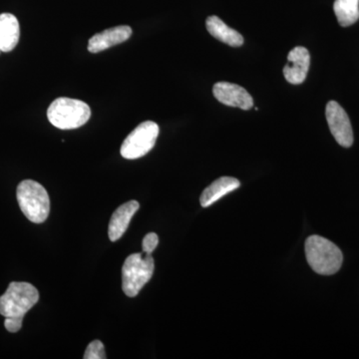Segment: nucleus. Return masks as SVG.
<instances>
[{"mask_svg": "<svg viewBox=\"0 0 359 359\" xmlns=\"http://www.w3.org/2000/svg\"><path fill=\"white\" fill-rule=\"evenodd\" d=\"M306 256L311 268L323 276L337 273L344 261L341 250L337 245L316 235L306 241Z\"/></svg>", "mask_w": 359, "mask_h": 359, "instance_id": "obj_1", "label": "nucleus"}, {"mask_svg": "<svg viewBox=\"0 0 359 359\" xmlns=\"http://www.w3.org/2000/svg\"><path fill=\"white\" fill-rule=\"evenodd\" d=\"M16 195L26 218L35 224L46 221L50 212V200L43 186L33 180H25L18 185Z\"/></svg>", "mask_w": 359, "mask_h": 359, "instance_id": "obj_2", "label": "nucleus"}, {"mask_svg": "<svg viewBox=\"0 0 359 359\" xmlns=\"http://www.w3.org/2000/svg\"><path fill=\"white\" fill-rule=\"evenodd\" d=\"M90 116L91 110L86 103L66 97L54 100L47 110L49 122L61 130L79 128L88 122Z\"/></svg>", "mask_w": 359, "mask_h": 359, "instance_id": "obj_3", "label": "nucleus"}, {"mask_svg": "<svg viewBox=\"0 0 359 359\" xmlns=\"http://www.w3.org/2000/svg\"><path fill=\"white\" fill-rule=\"evenodd\" d=\"M155 263L146 252L133 254L127 257L122 268V289L129 297L138 295L146 283L152 278Z\"/></svg>", "mask_w": 359, "mask_h": 359, "instance_id": "obj_4", "label": "nucleus"}, {"mask_svg": "<svg viewBox=\"0 0 359 359\" xmlns=\"http://www.w3.org/2000/svg\"><path fill=\"white\" fill-rule=\"evenodd\" d=\"M39 301V290L32 283H11L0 297V314L4 318L25 316Z\"/></svg>", "mask_w": 359, "mask_h": 359, "instance_id": "obj_5", "label": "nucleus"}, {"mask_svg": "<svg viewBox=\"0 0 359 359\" xmlns=\"http://www.w3.org/2000/svg\"><path fill=\"white\" fill-rule=\"evenodd\" d=\"M159 132V126L155 122L141 123L123 142L120 151L122 157L134 160L148 154L154 148Z\"/></svg>", "mask_w": 359, "mask_h": 359, "instance_id": "obj_6", "label": "nucleus"}, {"mask_svg": "<svg viewBox=\"0 0 359 359\" xmlns=\"http://www.w3.org/2000/svg\"><path fill=\"white\" fill-rule=\"evenodd\" d=\"M325 116L330 132L337 143L342 147H351L353 144V127L344 108L335 101H330L325 109Z\"/></svg>", "mask_w": 359, "mask_h": 359, "instance_id": "obj_7", "label": "nucleus"}, {"mask_svg": "<svg viewBox=\"0 0 359 359\" xmlns=\"http://www.w3.org/2000/svg\"><path fill=\"white\" fill-rule=\"evenodd\" d=\"M212 93L217 100L224 105L250 110L254 106V100L249 92L240 85L230 82H218L214 85Z\"/></svg>", "mask_w": 359, "mask_h": 359, "instance_id": "obj_8", "label": "nucleus"}, {"mask_svg": "<svg viewBox=\"0 0 359 359\" xmlns=\"http://www.w3.org/2000/svg\"><path fill=\"white\" fill-rule=\"evenodd\" d=\"M289 63L283 68V76L290 84H302L308 75L311 56L304 47H294L287 55Z\"/></svg>", "mask_w": 359, "mask_h": 359, "instance_id": "obj_9", "label": "nucleus"}, {"mask_svg": "<svg viewBox=\"0 0 359 359\" xmlns=\"http://www.w3.org/2000/svg\"><path fill=\"white\" fill-rule=\"evenodd\" d=\"M131 35L132 29L130 26H115L102 32L97 33L91 37L89 40L88 50L91 53H99L115 45L123 43L128 40Z\"/></svg>", "mask_w": 359, "mask_h": 359, "instance_id": "obj_10", "label": "nucleus"}, {"mask_svg": "<svg viewBox=\"0 0 359 359\" xmlns=\"http://www.w3.org/2000/svg\"><path fill=\"white\" fill-rule=\"evenodd\" d=\"M139 203L137 201H130L120 205L111 217L108 236L111 242H116L124 235L128 229L130 222L136 212L138 211Z\"/></svg>", "mask_w": 359, "mask_h": 359, "instance_id": "obj_11", "label": "nucleus"}, {"mask_svg": "<svg viewBox=\"0 0 359 359\" xmlns=\"http://www.w3.org/2000/svg\"><path fill=\"white\" fill-rule=\"evenodd\" d=\"M240 186V181L233 177H221L205 189L201 196V205L204 208L210 207L224 196L237 190Z\"/></svg>", "mask_w": 359, "mask_h": 359, "instance_id": "obj_12", "label": "nucleus"}, {"mask_svg": "<svg viewBox=\"0 0 359 359\" xmlns=\"http://www.w3.org/2000/svg\"><path fill=\"white\" fill-rule=\"evenodd\" d=\"M20 27L18 18L11 13L0 14V50L11 52L20 41Z\"/></svg>", "mask_w": 359, "mask_h": 359, "instance_id": "obj_13", "label": "nucleus"}, {"mask_svg": "<svg viewBox=\"0 0 359 359\" xmlns=\"http://www.w3.org/2000/svg\"><path fill=\"white\" fill-rule=\"evenodd\" d=\"M208 32L215 39L231 47H240L244 44V37L233 28L229 27L218 16H210L205 20Z\"/></svg>", "mask_w": 359, "mask_h": 359, "instance_id": "obj_14", "label": "nucleus"}, {"mask_svg": "<svg viewBox=\"0 0 359 359\" xmlns=\"http://www.w3.org/2000/svg\"><path fill=\"white\" fill-rule=\"evenodd\" d=\"M334 11L342 27L353 25L359 20V0H335Z\"/></svg>", "mask_w": 359, "mask_h": 359, "instance_id": "obj_15", "label": "nucleus"}, {"mask_svg": "<svg viewBox=\"0 0 359 359\" xmlns=\"http://www.w3.org/2000/svg\"><path fill=\"white\" fill-rule=\"evenodd\" d=\"M83 358L105 359L106 353L102 342L100 340H94V341L90 342L86 351H85Z\"/></svg>", "mask_w": 359, "mask_h": 359, "instance_id": "obj_16", "label": "nucleus"}, {"mask_svg": "<svg viewBox=\"0 0 359 359\" xmlns=\"http://www.w3.org/2000/svg\"><path fill=\"white\" fill-rule=\"evenodd\" d=\"M159 244V238L155 233H150L145 236L142 242V249L146 254L151 255L154 252L156 248Z\"/></svg>", "mask_w": 359, "mask_h": 359, "instance_id": "obj_17", "label": "nucleus"}, {"mask_svg": "<svg viewBox=\"0 0 359 359\" xmlns=\"http://www.w3.org/2000/svg\"><path fill=\"white\" fill-rule=\"evenodd\" d=\"M25 316H11V318H6L4 320V327L9 332H20L22 327V321Z\"/></svg>", "mask_w": 359, "mask_h": 359, "instance_id": "obj_18", "label": "nucleus"}, {"mask_svg": "<svg viewBox=\"0 0 359 359\" xmlns=\"http://www.w3.org/2000/svg\"><path fill=\"white\" fill-rule=\"evenodd\" d=\"M1 52H2V51H1V50H0V54H1Z\"/></svg>", "mask_w": 359, "mask_h": 359, "instance_id": "obj_19", "label": "nucleus"}]
</instances>
